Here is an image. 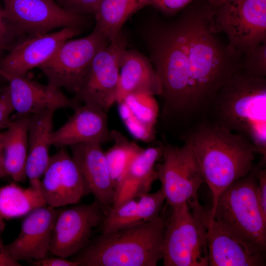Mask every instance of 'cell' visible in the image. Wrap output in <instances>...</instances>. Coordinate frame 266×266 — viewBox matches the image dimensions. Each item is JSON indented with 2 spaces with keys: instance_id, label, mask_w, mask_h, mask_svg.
<instances>
[{
  "instance_id": "1",
  "label": "cell",
  "mask_w": 266,
  "mask_h": 266,
  "mask_svg": "<svg viewBox=\"0 0 266 266\" xmlns=\"http://www.w3.org/2000/svg\"><path fill=\"white\" fill-rule=\"evenodd\" d=\"M211 9L209 5L180 17L188 61L192 126L206 118L218 92L241 68V58L211 31Z\"/></svg>"
},
{
  "instance_id": "2",
  "label": "cell",
  "mask_w": 266,
  "mask_h": 266,
  "mask_svg": "<svg viewBox=\"0 0 266 266\" xmlns=\"http://www.w3.org/2000/svg\"><path fill=\"white\" fill-rule=\"evenodd\" d=\"M146 41L149 59L162 85L159 114L163 126L170 129L190 126L188 61L180 18L151 26Z\"/></svg>"
},
{
  "instance_id": "3",
  "label": "cell",
  "mask_w": 266,
  "mask_h": 266,
  "mask_svg": "<svg viewBox=\"0 0 266 266\" xmlns=\"http://www.w3.org/2000/svg\"><path fill=\"white\" fill-rule=\"evenodd\" d=\"M179 139L190 145L211 192V212L220 194L252 170L256 148L240 134L207 119L189 129Z\"/></svg>"
},
{
  "instance_id": "4",
  "label": "cell",
  "mask_w": 266,
  "mask_h": 266,
  "mask_svg": "<svg viewBox=\"0 0 266 266\" xmlns=\"http://www.w3.org/2000/svg\"><path fill=\"white\" fill-rule=\"evenodd\" d=\"M205 119L240 134L266 158V78L237 71L216 95Z\"/></svg>"
},
{
  "instance_id": "5",
  "label": "cell",
  "mask_w": 266,
  "mask_h": 266,
  "mask_svg": "<svg viewBox=\"0 0 266 266\" xmlns=\"http://www.w3.org/2000/svg\"><path fill=\"white\" fill-rule=\"evenodd\" d=\"M163 211L153 221L92 238L71 260L78 266H156L163 259Z\"/></svg>"
},
{
  "instance_id": "6",
  "label": "cell",
  "mask_w": 266,
  "mask_h": 266,
  "mask_svg": "<svg viewBox=\"0 0 266 266\" xmlns=\"http://www.w3.org/2000/svg\"><path fill=\"white\" fill-rule=\"evenodd\" d=\"M265 163L262 159L247 175L224 190L218 196L214 210L210 211L222 228L249 252L264 255L266 219L258 204L256 187L258 171Z\"/></svg>"
},
{
  "instance_id": "7",
  "label": "cell",
  "mask_w": 266,
  "mask_h": 266,
  "mask_svg": "<svg viewBox=\"0 0 266 266\" xmlns=\"http://www.w3.org/2000/svg\"><path fill=\"white\" fill-rule=\"evenodd\" d=\"M211 7L210 29L226 34L232 54L241 58L266 42V0H237Z\"/></svg>"
},
{
  "instance_id": "8",
  "label": "cell",
  "mask_w": 266,
  "mask_h": 266,
  "mask_svg": "<svg viewBox=\"0 0 266 266\" xmlns=\"http://www.w3.org/2000/svg\"><path fill=\"white\" fill-rule=\"evenodd\" d=\"M166 215L163 259L164 266H208L206 230L188 202L170 206Z\"/></svg>"
},
{
  "instance_id": "9",
  "label": "cell",
  "mask_w": 266,
  "mask_h": 266,
  "mask_svg": "<svg viewBox=\"0 0 266 266\" xmlns=\"http://www.w3.org/2000/svg\"><path fill=\"white\" fill-rule=\"evenodd\" d=\"M110 41L94 28L84 37L68 39L54 55L39 66L48 84L76 94L79 89L96 54Z\"/></svg>"
},
{
  "instance_id": "10",
  "label": "cell",
  "mask_w": 266,
  "mask_h": 266,
  "mask_svg": "<svg viewBox=\"0 0 266 266\" xmlns=\"http://www.w3.org/2000/svg\"><path fill=\"white\" fill-rule=\"evenodd\" d=\"M127 45V37L121 31L98 51L79 89L72 98L78 105H87L107 113L116 102L119 58Z\"/></svg>"
},
{
  "instance_id": "11",
  "label": "cell",
  "mask_w": 266,
  "mask_h": 266,
  "mask_svg": "<svg viewBox=\"0 0 266 266\" xmlns=\"http://www.w3.org/2000/svg\"><path fill=\"white\" fill-rule=\"evenodd\" d=\"M163 162L156 166L158 179L166 204L181 205L198 198L204 179L189 143L182 146L164 143Z\"/></svg>"
},
{
  "instance_id": "12",
  "label": "cell",
  "mask_w": 266,
  "mask_h": 266,
  "mask_svg": "<svg viewBox=\"0 0 266 266\" xmlns=\"http://www.w3.org/2000/svg\"><path fill=\"white\" fill-rule=\"evenodd\" d=\"M74 204L61 209L52 232L50 253L67 258L72 257L89 243L94 228L100 225L105 212L96 200Z\"/></svg>"
},
{
  "instance_id": "13",
  "label": "cell",
  "mask_w": 266,
  "mask_h": 266,
  "mask_svg": "<svg viewBox=\"0 0 266 266\" xmlns=\"http://www.w3.org/2000/svg\"><path fill=\"white\" fill-rule=\"evenodd\" d=\"M3 14L26 35L66 27L81 28L87 17L69 12L54 0H3Z\"/></svg>"
},
{
  "instance_id": "14",
  "label": "cell",
  "mask_w": 266,
  "mask_h": 266,
  "mask_svg": "<svg viewBox=\"0 0 266 266\" xmlns=\"http://www.w3.org/2000/svg\"><path fill=\"white\" fill-rule=\"evenodd\" d=\"M80 29L66 27L44 34H29L20 38L0 58V71L7 74L25 76L50 59L61 45L80 33Z\"/></svg>"
},
{
  "instance_id": "15",
  "label": "cell",
  "mask_w": 266,
  "mask_h": 266,
  "mask_svg": "<svg viewBox=\"0 0 266 266\" xmlns=\"http://www.w3.org/2000/svg\"><path fill=\"white\" fill-rule=\"evenodd\" d=\"M42 176L39 190L48 206L73 205L89 195L76 164L65 147L50 156Z\"/></svg>"
},
{
  "instance_id": "16",
  "label": "cell",
  "mask_w": 266,
  "mask_h": 266,
  "mask_svg": "<svg viewBox=\"0 0 266 266\" xmlns=\"http://www.w3.org/2000/svg\"><path fill=\"white\" fill-rule=\"evenodd\" d=\"M61 209L45 205L26 215L17 237L5 244L13 260L32 263L47 256L53 227Z\"/></svg>"
},
{
  "instance_id": "17",
  "label": "cell",
  "mask_w": 266,
  "mask_h": 266,
  "mask_svg": "<svg viewBox=\"0 0 266 266\" xmlns=\"http://www.w3.org/2000/svg\"><path fill=\"white\" fill-rule=\"evenodd\" d=\"M203 222L207 233L209 266H264L266 255L249 252L228 234L202 206L198 198L188 202Z\"/></svg>"
},
{
  "instance_id": "18",
  "label": "cell",
  "mask_w": 266,
  "mask_h": 266,
  "mask_svg": "<svg viewBox=\"0 0 266 266\" xmlns=\"http://www.w3.org/2000/svg\"><path fill=\"white\" fill-rule=\"evenodd\" d=\"M0 76L7 82L11 101L17 115H29L47 109L56 111L70 108L74 110L78 106L73 99L67 98L59 88L1 71Z\"/></svg>"
},
{
  "instance_id": "19",
  "label": "cell",
  "mask_w": 266,
  "mask_h": 266,
  "mask_svg": "<svg viewBox=\"0 0 266 266\" xmlns=\"http://www.w3.org/2000/svg\"><path fill=\"white\" fill-rule=\"evenodd\" d=\"M101 144L80 143L70 146L89 194H92L105 213L112 205L115 191Z\"/></svg>"
},
{
  "instance_id": "20",
  "label": "cell",
  "mask_w": 266,
  "mask_h": 266,
  "mask_svg": "<svg viewBox=\"0 0 266 266\" xmlns=\"http://www.w3.org/2000/svg\"><path fill=\"white\" fill-rule=\"evenodd\" d=\"M74 111L65 124L52 132L51 145L62 148L80 143L102 144L111 141L107 113L85 104Z\"/></svg>"
},
{
  "instance_id": "21",
  "label": "cell",
  "mask_w": 266,
  "mask_h": 266,
  "mask_svg": "<svg viewBox=\"0 0 266 266\" xmlns=\"http://www.w3.org/2000/svg\"><path fill=\"white\" fill-rule=\"evenodd\" d=\"M119 80L116 102L131 94L160 96L162 85L150 59L139 52L122 50L119 58Z\"/></svg>"
},
{
  "instance_id": "22",
  "label": "cell",
  "mask_w": 266,
  "mask_h": 266,
  "mask_svg": "<svg viewBox=\"0 0 266 266\" xmlns=\"http://www.w3.org/2000/svg\"><path fill=\"white\" fill-rule=\"evenodd\" d=\"M164 148V143L155 144L142 148L133 157L115 192L112 206L149 193L153 183L158 179L156 165L162 158Z\"/></svg>"
},
{
  "instance_id": "23",
  "label": "cell",
  "mask_w": 266,
  "mask_h": 266,
  "mask_svg": "<svg viewBox=\"0 0 266 266\" xmlns=\"http://www.w3.org/2000/svg\"><path fill=\"white\" fill-rule=\"evenodd\" d=\"M55 111L47 109L29 115L26 174L30 186L39 190L41 178L50 158L49 152Z\"/></svg>"
},
{
  "instance_id": "24",
  "label": "cell",
  "mask_w": 266,
  "mask_h": 266,
  "mask_svg": "<svg viewBox=\"0 0 266 266\" xmlns=\"http://www.w3.org/2000/svg\"><path fill=\"white\" fill-rule=\"evenodd\" d=\"M118 103L120 116L132 135L145 142L153 141L160 113L159 105L154 96L131 94Z\"/></svg>"
},
{
  "instance_id": "25",
  "label": "cell",
  "mask_w": 266,
  "mask_h": 266,
  "mask_svg": "<svg viewBox=\"0 0 266 266\" xmlns=\"http://www.w3.org/2000/svg\"><path fill=\"white\" fill-rule=\"evenodd\" d=\"M29 123V115H16L1 132L5 171L16 182H23L27 178Z\"/></svg>"
},
{
  "instance_id": "26",
  "label": "cell",
  "mask_w": 266,
  "mask_h": 266,
  "mask_svg": "<svg viewBox=\"0 0 266 266\" xmlns=\"http://www.w3.org/2000/svg\"><path fill=\"white\" fill-rule=\"evenodd\" d=\"M148 5V0H101L94 18L95 29L110 41L122 31L126 20L133 13Z\"/></svg>"
},
{
  "instance_id": "27",
  "label": "cell",
  "mask_w": 266,
  "mask_h": 266,
  "mask_svg": "<svg viewBox=\"0 0 266 266\" xmlns=\"http://www.w3.org/2000/svg\"><path fill=\"white\" fill-rule=\"evenodd\" d=\"M39 190L15 183L0 186V221L19 218L45 205Z\"/></svg>"
},
{
  "instance_id": "28",
  "label": "cell",
  "mask_w": 266,
  "mask_h": 266,
  "mask_svg": "<svg viewBox=\"0 0 266 266\" xmlns=\"http://www.w3.org/2000/svg\"><path fill=\"white\" fill-rule=\"evenodd\" d=\"M111 137L113 145L104 153L115 193L130 162L142 147L116 130L111 131Z\"/></svg>"
},
{
  "instance_id": "29",
  "label": "cell",
  "mask_w": 266,
  "mask_h": 266,
  "mask_svg": "<svg viewBox=\"0 0 266 266\" xmlns=\"http://www.w3.org/2000/svg\"><path fill=\"white\" fill-rule=\"evenodd\" d=\"M145 222L138 200L135 199L111 206L98 227L100 233L119 231Z\"/></svg>"
},
{
  "instance_id": "30",
  "label": "cell",
  "mask_w": 266,
  "mask_h": 266,
  "mask_svg": "<svg viewBox=\"0 0 266 266\" xmlns=\"http://www.w3.org/2000/svg\"><path fill=\"white\" fill-rule=\"evenodd\" d=\"M243 71L251 76L266 77V42L256 46L245 54L241 60Z\"/></svg>"
},
{
  "instance_id": "31",
  "label": "cell",
  "mask_w": 266,
  "mask_h": 266,
  "mask_svg": "<svg viewBox=\"0 0 266 266\" xmlns=\"http://www.w3.org/2000/svg\"><path fill=\"white\" fill-rule=\"evenodd\" d=\"M25 35L17 26L4 16L3 7L0 3V56Z\"/></svg>"
},
{
  "instance_id": "32",
  "label": "cell",
  "mask_w": 266,
  "mask_h": 266,
  "mask_svg": "<svg viewBox=\"0 0 266 266\" xmlns=\"http://www.w3.org/2000/svg\"><path fill=\"white\" fill-rule=\"evenodd\" d=\"M62 7L72 14L95 17L101 0H54Z\"/></svg>"
},
{
  "instance_id": "33",
  "label": "cell",
  "mask_w": 266,
  "mask_h": 266,
  "mask_svg": "<svg viewBox=\"0 0 266 266\" xmlns=\"http://www.w3.org/2000/svg\"><path fill=\"white\" fill-rule=\"evenodd\" d=\"M14 111L8 85L0 87V129H6L11 120L10 116Z\"/></svg>"
},
{
  "instance_id": "34",
  "label": "cell",
  "mask_w": 266,
  "mask_h": 266,
  "mask_svg": "<svg viewBox=\"0 0 266 266\" xmlns=\"http://www.w3.org/2000/svg\"><path fill=\"white\" fill-rule=\"evenodd\" d=\"M195 0H148L152 5L165 14L173 15L185 8Z\"/></svg>"
},
{
  "instance_id": "35",
  "label": "cell",
  "mask_w": 266,
  "mask_h": 266,
  "mask_svg": "<svg viewBox=\"0 0 266 266\" xmlns=\"http://www.w3.org/2000/svg\"><path fill=\"white\" fill-rule=\"evenodd\" d=\"M256 196L260 209L266 219V169L262 166L257 174Z\"/></svg>"
},
{
  "instance_id": "36",
  "label": "cell",
  "mask_w": 266,
  "mask_h": 266,
  "mask_svg": "<svg viewBox=\"0 0 266 266\" xmlns=\"http://www.w3.org/2000/svg\"><path fill=\"white\" fill-rule=\"evenodd\" d=\"M5 227L4 221H0V266H21L19 262L15 261L10 256L3 243L2 236Z\"/></svg>"
},
{
  "instance_id": "37",
  "label": "cell",
  "mask_w": 266,
  "mask_h": 266,
  "mask_svg": "<svg viewBox=\"0 0 266 266\" xmlns=\"http://www.w3.org/2000/svg\"><path fill=\"white\" fill-rule=\"evenodd\" d=\"M48 257L47 256L32 262L35 266H78L77 262L61 257Z\"/></svg>"
},
{
  "instance_id": "38",
  "label": "cell",
  "mask_w": 266,
  "mask_h": 266,
  "mask_svg": "<svg viewBox=\"0 0 266 266\" xmlns=\"http://www.w3.org/2000/svg\"><path fill=\"white\" fill-rule=\"evenodd\" d=\"M4 164L3 151L1 133L0 132V178L7 176Z\"/></svg>"
},
{
  "instance_id": "39",
  "label": "cell",
  "mask_w": 266,
  "mask_h": 266,
  "mask_svg": "<svg viewBox=\"0 0 266 266\" xmlns=\"http://www.w3.org/2000/svg\"><path fill=\"white\" fill-rule=\"evenodd\" d=\"M235 0H206L209 5L214 7Z\"/></svg>"
}]
</instances>
